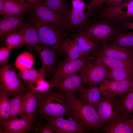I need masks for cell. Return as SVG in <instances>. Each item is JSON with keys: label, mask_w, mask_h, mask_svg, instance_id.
I'll list each match as a JSON object with an SVG mask.
<instances>
[{"label": "cell", "mask_w": 133, "mask_h": 133, "mask_svg": "<svg viewBox=\"0 0 133 133\" xmlns=\"http://www.w3.org/2000/svg\"><path fill=\"white\" fill-rule=\"evenodd\" d=\"M38 92L35 116L55 117L73 110L65 92L54 88Z\"/></svg>", "instance_id": "1"}, {"label": "cell", "mask_w": 133, "mask_h": 133, "mask_svg": "<svg viewBox=\"0 0 133 133\" xmlns=\"http://www.w3.org/2000/svg\"><path fill=\"white\" fill-rule=\"evenodd\" d=\"M27 19L36 30L39 44L47 46L54 50L58 55L62 54L61 47L63 42L70 33L56 25L33 17L28 16Z\"/></svg>", "instance_id": "2"}, {"label": "cell", "mask_w": 133, "mask_h": 133, "mask_svg": "<svg viewBox=\"0 0 133 133\" xmlns=\"http://www.w3.org/2000/svg\"><path fill=\"white\" fill-rule=\"evenodd\" d=\"M121 30L117 24L99 19H91L90 23L80 33L86 35L101 46L110 43Z\"/></svg>", "instance_id": "3"}, {"label": "cell", "mask_w": 133, "mask_h": 133, "mask_svg": "<svg viewBox=\"0 0 133 133\" xmlns=\"http://www.w3.org/2000/svg\"><path fill=\"white\" fill-rule=\"evenodd\" d=\"M72 109L89 130L96 131L102 129V126L96 109L78 99L73 94L65 92Z\"/></svg>", "instance_id": "4"}, {"label": "cell", "mask_w": 133, "mask_h": 133, "mask_svg": "<svg viewBox=\"0 0 133 133\" xmlns=\"http://www.w3.org/2000/svg\"><path fill=\"white\" fill-rule=\"evenodd\" d=\"M40 116L50 123L57 133H83L89 130L73 110L55 117Z\"/></svg>", "instance_id": "5"}, {"label": "cell", "mask_w": 133, "mask_h": 133, "mask_svg": "<svg viewBox=\"0 0 133 133\" xmlns=\"http://www.w3.org/2000/svg\"><path fill=\"white\" fill-rule=\"evenodd\" d=\"M96 109L100 117L102 129L111 121L125 114L121 107L119 95L103 96Z\"/></svg>", "instance_id": "6"}, {"label": "cell", "mask_w": 133, "mask_h": 133, "mask_svg": "<svg viewBox=\"0 0 133 133\" xmlns=\"http://www.w3.org/2000/svg\"><path fill=\"white\" fill-rule=\"evenodd\" d=\"M15 67L8 62L0 67V91H3L10 96L20 91L29 88L20 80Z\"/></svg>", "instance_id": "7"}, {"label": "cell", "mask_w": 133, "mask_h": 133, "mask_svg": "<svg viewBox=\"0 0 133 133\" xmlns=\"http://www.w3.org/2000/svg\"><path fill=\"white\" fill-rule=\"evenodd\" d=\"M109 71V67L91 57L80 72L85 85L99 86L108 79Z\"/></svg>", "instance_id": "8"}, {"label": "cell", "mask_w": 133, "mask_h": 133, "mask_svg": "<svg viewBox=\"0 0 133 133\" xmlns=\"http://www.w3.org/2000/svg\"><path fill=\"white\" fill-rule=\"evenodd\" d=\"M31 6L29 16H33L47 23L56 25L69 33L65 15L53 11L43 2Z\"/></svg>", "instance_id": "9"}, {"label": "cell", "mask_w": 133, "mask_h": 133, "mask_svg": "<svg viewBox=\"0 0 133 133\" xmlns=\"http://www.w3.org/2000/svg\"><path fill=\"white\" fill-rule=\"evenodd\" d=\"M35 48L41 62V68L44 71L45 79L48 81L56 71L59 61L58 55L55 50L47 46L37 44Z\"/></svg>", "instance_id": "10"}, {"label": "cell", "mask_w": 133, "mask_h": 133, "mask_svg": "<svg viewBox=\"0 0 133 133\" xmlns=\"http://www.w3.org/2000/svg\"><path fill=\"white\" fill-rule=\"evenodd\" d=\"M91 59L90 56L73 60L65 58L62 61L59 60L55 72L48 81L60 79L78 73L82 70Z\"/></svg>", "instance_id": "11"}, {"label": "cell", "mask_w": 133, "mask_h": 133, "mask_svg": "<svg viewBox=\"0 0 133 133\" xmlns=\"http://www.w3.org/2000/svg\"><path fill=\"white\" fill-rule=\"evenodd\" d=\"M68 31L70 34L80 33L89 25L91 17L86 11L70 9L65 16Z\"/></svg>", "instance_id": "12"}, {"label": "cell", "mask_w": 133, "mask_h": 133, "mask_svg": "<svg viewBox=\"0 0 133 133\" xmlns=\"http://www.w3.org/2000/svg\"><path fill=\"white\" fill-rule=\"evenodd\" d=\"M52 87L74 94L85 87L80 71L60 79L48 81Z\"/></svg>", "instance_id": "13"}, {"label": "cell", "mask_w": 133, "mask_h": 133, "mask_svg": "<svg viewBox=\"0 0 133 133\" xmlns=\"http://www.w3.org/2000/svg\"><path fill=\"white\" fill-rule=\"evenodd\" d=\"M37 117L35 115L29 119H17L0 122L2 130L0 133H28L35 131Z\"/></svg>", "instance_id": "14"}, {"label": "cell", "mask_w": 133, "mask_h": 133, "mask_svg": "<svg viewBox=\"0 0 133 133\" xmlns=\"http://www.w3.org/2000/svg\"><path fill=\"white\" fill-rule=\"evenodd\" d=\"M91 54L102 55L133 63V54L129 50L114 43L101 46Z\"/></svg>", "instance_id": "15"}, {"label": "cell", "mask_w": 133, "mask_h": 133, "mask_svg": "<svg viewBox=\"0 0 133 133\" xmlns=\"http://www.w3.org/2000/svg\"><path fill=\"white\" fill-rule=\"evenodd\" d=\"M133 86V80L119 81L107 79L98 87L103 96H113L123 94Z\"/></svg>", "instance_id": "16"}, {"label": "cell", "mask_w": 133, "mask_h": 133, "mask_svg": "<svg viewBox=\"0 0 133 133\" xmlns=\"http://www.w3.org/2000/svg\"><path fill=\"white\" fill-rule=\"evenodd\" d=\"M28 17L11 15L2 17L0 20V43L3 42L8 35L17 31Z\"/></svg>", "instance_id": "17"}, {"label": "cell", "mask_w": 133, "mask_h": 133, "mask_svg": "<svg viewBox=\"0 0 133 133\" xmlns=\"http://www.w3.org/2000/svg\"><path fill=\"white\" fill-rule=\"evenodd\" d=\"M102 130L107 133H133V123L130 116L124 114L109 122Z\"/></svg>", "instance_id": "18"}, {"label": "cell", "mask_w": 133, "mask_h": 133, "mask_svg": "<svg viewBox=\"0 0 133 133\" xmlns=\"http://www.w3.org/2000/svg\"><path fill=\"white\" fill-rule=\"evenodd\" d=\"M31 5L23 0H6L2 12V17L9 16H28Z\"/></svg>", "instance_id": "19"}, {"label": "cell", "mask_w": 133, "mask_h": 133, "mask_svg": "<svg viewBox=\"0 0 133 133\" xmlns=\"http://www.w3.org/2000/svg\"><path fill=\"white\" fill-rule=\"evenodd\" d=\"M38 97V92L29 88L23 101L20 115L21 118L29 119L35 115Z\"/></svg>", "instance_id": "20"}, {"label": "cell", "mask_w": 133, "mask_h": 133, "mask_svg": "<svg viewBox=\"0 0 133 133\" xmlns=\"http://www.w3.org/2000/svg\"><path fill=\"white\" fill-rule=\"evenodd\" d=\"M98 86H89L74 93L78 99L96 109L103 97Z\"/></svg>", "instance_id": "21"}, {"label": "cell", "mask_w": 133, "mask_h": 133, "mask_svg": "<svg viewBox=\"0 0 133 133\" xmlns=\"http://www.w3.org/2000/svg\"><path fill=\"white\" fill-rule=\"evenodd\" d=\"M18 31L22 34L24 38L23 46L29 50L35 51V45L39 43L36 30L28 19L24 21Z\"/></svg>", "instance_id": "22"}, {"label": "cell", "mask_w": 133, "mask_h": 133, "mask_svg": "<svg viewBox=\"0 0 133 133\" xmlns=\"http://www.w3.org/2000/svg\"><path fill=\"white\" fill-rule=\"evenodd\" d=\"M61 51L62 53L66 55L67 56L65 58L66 60L75 59L88 57L84 53L77 42L69 36L63 40Z\"/></svg>", "instance_id": "23"}, {"label": "cell", "mask_w": 133, "mask_h": 133, "mask_svg": "<svg viewBox=\"0 0 133 133\" xmlns=\"http://www.w3.org/2000/svg\"><path fill=\"white\" fill-rule=\"evenodd\" d=\"M69 37L74 40L87 56L96 50L100 44L88 36L80 33L70 34Z\"/></svg>", "instance_id": "24"}, {"label": "cell", "mask_w": 133, "mask_h": 133, "mask_svg": "<svg viewBox=\"0 0 133 133\" xmlns=\"http://www.w3.org/2000/svg\"><path fill=\"white\" fill-rule=\"evenodd\" d=\"M28 90L19 91L10 96V111L8 120L18 118L20 115L24 99Z\"/></svg>", "instance_id": "25"}, {"label": "cell", "mask_w": 133, "mask_h": 133, "mask_svg": "<svg viewBox=\"0 0 133 133\" xmlns=\"http://www.w3.org/2000/svg\"><path fill=\"white\" fill-rule=\"evenodd\" d=\"M90 56L109 68H123L133 71V63L101 55L91 54Z\"/></svg>", "instance_id": "26"}, {"label": "cell", "mask_w": 133, "mask_h": 133, "mask_svg": "<svg viewBox=\"0 0 133 133\" xmlns=\"http://www.w3.org/2000/svg\"><path fill=\"white\" fill-rule=\"evenodd\" d=\"M17 74L28 87L31 83L39 78L42 77H45L44 72L41 68L38 69L33 68L28 69L20 70L17 73Z\"/></svg>", "instance_id": "27"}, {"label": "cell", "mask_w": 133, "mask_h": 133, "mask_svg": "<svg viewBox=\"0 0 133 133\" xmlns=\"http://www.w3.org/2000/svg\"><path fill=\"white\" fill-rule=\"evenodd\" d=\"M35 61L33 55L29 51H25L17 56L15 60V66L19 71L28 69L33 68Z\"/></svg>", "instance_id": "28"}, {"label": "cell", "mask_w": 133, "mask_h": 133, "mask_svg": "<svg viewBox=\"0 0 133 133\" xmlns=\"http://www.w3.org/2000/svg\"><path fill=\"white\" fill-rule=\"evenodd\" d=\"M110 43L128 49L133 47V30L128 31L121 30L113 38Z\"/></svg>", "instance_id": "29"}, {"label": "cell", "mask_w": 133, "mask_h": 133, "mask_svg": "<svg viewBox=\"0 0 133 133\" xmlns=\"http://www.w3.org/2000/svg\"><path fill=\"white\" fill-rule=\"evenodd\" d=\"M10 96L6 92L0 91V122L9 120L10 111Z\"/></svg>", "instance_id": "30"}, {"label": "cell", "mask_w": 133, "mask_h": 133, "mask_svg": "<svg viewBox=\"0 0 133 133\" xmlns=\"http://www.w3.org/2000/svg\"><path fill=\"white\" fill-rule=\"evenodd\" d=\"M119 96L124 113L130 116L133 114V86L128 91Z\"/></svg>", "instance_id": "31"}, {"label": "cell", "mask_w": 133, "mask_h": 133, "mask_svg": "<svg viewBox=\"0 0 133 133\" xmlns=\"http://www.w3.org/2000/svg\"><path fill=\"white\" fill-rule=\"evenodd\" d=\"M109 68L108 79L123 81L133 80V71L121 68Z\"/></svg>", "instance_id": "32"}, {"label": "cell", "mask_w": 133, "mask_h": 133, "mask_svg": "<svg viewBox=\"0 0 133 133\" xmlns=\"http://www.w3.org/2000/svg\"><path fill=\"white\" fill-rule=\"evenodd\" d=\"M49 8L65 16L70 8L68 0H42Z\"/></svg>", "instance_id": "33"}, {"label": "cell", "mask_w": 133, "mask_h": 133, "mask_svg": "<svg viewBox=\"0 0 133 133\" xmlns=\"http://www.w3.org/2000/svg\"><path fill=\"white\" fill-rule=\"evenodd\" d=\"M24 38L21 32L17 31L8 35L4 39V43L6 46L12 51L17 48H20L23 46Z\"/></svg>", "instance_id": "34"}, {"label": "cell", "mask_w": 133, "mask_h": 133, "mask_svg": "<svg viewBox=\"0 0 133 133\" xmlns=\"http://www.w3.org/2000/svg\"><path fill=\"white\" fill-rule=\"evenodd\" d=\"M36 116L37 120L34 133H56L55 130L51 125L42 116Z\"/></svg>", "instance_id": "35"}, {"label": "cell", "mask_w": 133, "mask_h": 133, "mask_svg": "<svg viewBox=\"0 0 133 133\" xmlns=\"http://www.w3.org/2000/svg\"><path fill=\"white\" fill-rule=\"evenodd\" d=\"M28 87L39 92H45L52 88L51 85L46 80L44 77L37 79L31 84Z\"/></svg>", "instance_id": "36"}, {"label": "cell", "mask_w": 133, "mask_h": 133, "mask_svg": "<svg viewBox=\"0 0 133 133\" xmlns=\"http://www.w3.org/2000/svg\"><path fill=\"white\" fill-rule=\"evenodd\" d=\"M107 0H90L86 11L91 17L96 13L102 9Z\"/></svg>", "instance_id": "37"}, {"label": "cell", "mask_w": 133, "mask_h": 133, "mask_svg": "<svg viewBox=\"0 0 133 133\" xmlns=\"http://www.w3.org/2000/svg\"><path fill=\"white\" fill-rule=\"evenodd\" d=\"M12 51L7 46H3L0 48V66L6 64L8 62V58Z\"/></svg>", "instance_id": "38"}, {"label": "cell", "mask_w": 133, "mask_h": 133, "mask_svg": "<svg viewBox=\"0 0 133 133\" xmlns=\"http://www.w3.org/2000/svg\"><path fill=\"white\" fill-rule=\"evenodd\" d=\"M71 4L72 9L78 10H85L88 6L83 0H71Z\"/></svg>", "instance_id": "39"}, {"label": "cell", "mask_w": 133, "mask_h": 133, "mask_svg": "<svg viewBox=\"0 0 133 133\" xmlns=\"http://www.w3.org/2000/svg\"><path fill=\"white\" fill-rule=\"evenodd\" d=\"M125 0H107L103 8L116 7L123 2Z\"/></svg>", "instance_id": "40"}, {"label": "cell", "mask_w": 133, "mask_h": 133, "mask_svg": "<svg viewBox=\"0 0 133 133\" xmlns=\"http://www.w3.org/2000/svg\"><path fill=\"white\" fill-rule=\"evenodd\" d=\"M117 25L121 30H133V22L120 23Z\"/></svg>", "instance_id": "41"}, {"label": "cell", "mask_w": 133, "mask_h": 133, "mask_svg": "<svg viewBox=\"0 0 133 133\" xmlns=\"http://www.w3.org/2000/svg\"><path fill=\"white\" fill-rule=\"evenodd\" d=\"M31 6L34 5L42 2V0H23Z\"/></svg>", "instance_id": "42"}, {"label": "cell", "mask_w": 133, "mask_h": 133, "mask_svg": "<svg viewBox=\"0 0 133 133\" xmlns=\"http://www.w3.org/2000/svg\"><path fill=\"white\" fill-rule=\"evenodd\" d=\"M6 0H0V13L2 11Z\"/></svg>", "instance_id": "43"}, {"label": "cell", "mask_w": 133, "mask_h": 133, "mask_svg": "<svg viewBox=\"0 0 133 133\" xmlns=\"http://www.w3.org/2000/svg\"><path fill=\"white\" fill-rule=\"evenodd\" d=\"M129 49L133 54V47Z\"/></svg>", "instance_id": "44"}, {"label": "cell", "mask_w": 133, "mask_h": 133, "mask_svg": "<svg viewBox=\"0 0 133 133\" xmlns=\"http://www.w3.org/2000/svg\"><path fill=\"white\" fill-rule=\"evenodd\" d=\"M130 118L132 119L133 123V114L130 116Z\"/></svg>", "instance_id": "45"}, {"label": "cell", "mask_w": 133, "mask_h": 133, "mask_svg": "<svg viewBox=\"0 0 133 133\" xmlns=\"http://www.w3.org/2000/svg\"></svg>", "instance_id": "46"}]
</instances>
